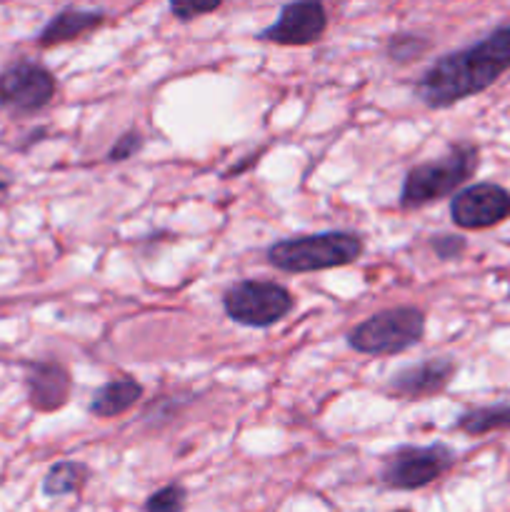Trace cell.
I'll use <instances>...</instances> for the list:
<instances>
[{"label":"cell","instance_id":"1","mask_svg":"<svg viewBox=\"0 0 510 512\" xmlns=\"http://www.w3.org/2000/svg\"><path fill=\"white\" fill-rule=\"evenodd\" d=\"M505 70H510V25L435 60L415 83V93L428 108H450L470 95L483 93Z\"/></svg>","mask_w":510,"mask_h":512},{"label":"cell","instance_id":"2","mask_svg":"<svg viewBox=\"0 0 510 512\" xmlns=\"http://www.w3.org/2000/svg\"><path fill=\"white\" fill-rule=\"evenodd\" d=\"M363 255V238L345 230L278 240L268 248V263L283 273H318L343 268Z\"/></svg>","mask_w":510,"mask_h":512},{"label":"cell","instance_id":"3","mask_svg":"<svg viewBox=\"0 0 510 512\" xmlns=\"http://www.w3.org/2000/svg\"><path fill=\"white\" fill-rule=\"evenodd\" d=\"M480 163V150L473 143H458L440 158L420 163L405 175L400 190V208L415 210L435 203L473 178Z\"/></svg>","mask_w":510,"mask_h":512},{"label":"cell","instance_id":"4","mask_svg":"<svg viewBox=\"0 0 510 512\" xmlns=\"http://www.w3.org/2000/svg\"><path fill=\"white\" fill-rule=\"evenodd\" d=\"M425 335V315L418 308H390L370 315L348 333V345L363 355H398Z\"/></svg>","mask_w":510,"mask_h":512},{"label":"cell","instance_id":"5","mask_svg":"<svg viewBox=\"0 0 510 512\" xmlns=\"http://www.w3.org/2000/svg\"><path fill=\"white\" fill-rule=\"evenodd\" d=\"M223 308L238 325L270 328L293 313L295 300L288 288L270 280H240L223 295Z\"/></svg>","mask_w":510,"mask_h":512},{"label":"cell","instance_id":"6","mask_svg":"<svg viewBox=\"0 0 510 512\" xmlns=\"http://www.w3.org/2000/svg\"><path fill=\"white\" fill-rule=\"evenodd\" d=\"M455 465V453L443 443L435 445H400L383 460L380 480L393 490H420L443 478Z\"/></svg>","mask_w":510,"mask_h":512},{"label":"cell","instance_id":"7","mask_svg":"<svg viewBox=\"0 0 510 512\" xmlns=\"http://www.w3.org/2000/svg\"><path fill=\"white\" fill-rule=\"evenodd\" d=\"M55 95V78L48 68L18 60L0 73V105L15 113H35Z\"/></svg>","mask_w":510,"mask_h":512},{"label":"cell","instance_id":"8","mask_svg":"<svg viewBox=\"0 0 510 512\" xmlns=\"http://www.w3.org/2000/svg\"><path fill=\"white\" fill-rule=\"evenodd\" d=\"M450 218L463 230H483L510 218V193L503 185L475 183L450 200Z\"/></svg>","mask_w":510,"mask_h":512},{"label":"cell","instance_id":"9","mask_svg":"<svg viewBox=\"0 0 510 512\" xmlns=\"http://www.w3.org/2000/svg\"><path fill=\"white\" fill-rule=\"evenodd\" d=\"M328 28V13L318 0H298L280 10L278 20L260 30L258 40L275 45H310L323 38Z\"/></svg>","mask_w":510,"mask_h":512},{"label":"cell","instance_id":"10","mask_svg":"<svg viewBox=\"0 0 510 512\" xmlns=\"http://www.w3.org/2000/svg\"><path fill=\"white\" fill-rule=\"evenodd\" d=\"M455 370H458V365L450 358H428L395 373L390 378V390L405 400L430 398V395H438L440 390L448 388Z\"/></svg>","mask_w":510,"mask_h":512},{"label":"cell","instance_id":"11","mask_svg":"<svg viewBox=\"0 0 510 512\" xmlns=\"http://www.w3.org/2000/svg\"><path fill=\"white\" fill-rule=\"evenodd\" d=\"M70 383L68 370L60 363H30L28 365V395L30 405L40 413H53L63 408L70 400Z\"/></svg>","mask_w":510,"mask_h":512},{"label":"cell","instance_id":"12","mask_svg":"<svg viewBox=\"0 0 510 512\" xmlns=\"http://www.w3.org/2000/svg\"><path fill=\"white\" fill-rule=\"evenodd\" d=\"M105 20V15L100 10H75L68 8L63 13L55 15L38 35V43L43 48H53V45L70 43V40H78L83 35L93 33L95 28H100Z\"/></svg>","mask_w":510,"mask_h":512},{"label":"cell","instance_id":"13","mask_svg":"<svg viewBox=\"0 0 510 512\" xmlns=\"http://www.w3.org/2000/svg\"><path fill=\"white\" fill-rule=\"evenodd\" d=\"M143 398V385L135 378H118L105 383L103 388L95 390L93 400H90L88 410L100 420L118 418V415L128 413L138 400Z\"/></svg>","mask_w":510,"mask_h":512},{"label":"cell","instance_id":"14","mask_svg":"<svg viewBox=\"0 0 510 512\" xmlns=\"http://www.w3.org/2000/svg\"><path fill=\"white\" fill-rule=\"evenodd\" d=\"M455 428L465 435H475V438L493 433V430L510 428V403H495L468 410V413L460 415Z\"/></svg>","mask_w":510,"mask_h":512},{"label":"cell","instance_id":"15","mask_svg":"<svg viewBox=\"0 0 510 512\" xmlns=\"http://www.w3.org/2000/svg\"><path fill=\"white\" fill-rule=\"evenodd\" d=\"M88 478H90L88 465L75 463V460L55 463L43 480V493L48 495V498H63V495H73L83 488L85 480Z\"/></svg>","mask_w":510,"mask_h":512},{"label":"cell","instance_id":"16","mask_svg":"<svg viewBox=\"0 0 510 512\" xmlns=\"http://www.w3.org/2000/svg\"><path fill=\"white\" fill-rule=\"evenodd\" d=\"M430 48L428 38H420V35L413 33H400L395 38H390L388 43V55L395 63H410V60L420 58L425 50Z\"/></svg>","mask_w":510,"mask_h":512},{"label":"cell","instance_id":"17","mask_svg":"<svg viewBox=\"0 0 510 512\" xmlns=\"http://www.w3.org/2000/svg\"><path fill=\"white\" fill-rule=\"evenodd\" d=\"M185 500H188V493L183 485L170 483L145 500V512H183Z\"/></svg>","mask_w":510,"mask_h":512},{"label":"cell","instance_id":"18","mask_svg":"<svg viewBox=\"0 0 510 512\" xmlns=\"http://www.w3.org/2000/svg\"><path fill=\"white\" fill-rule=\"evenodd\" d=\"M140 148H143V135H140L138 130H130V133L120 135V138L115 140L113 148L108 150V160L110 163H123V160L133 158Z\"/></svg>","mask_w":510,"mask_h":512},{"label":"cell","instance_id":"19","mask_svg":"<svg viewBox=\"0 0 510 512\" xmlns=\"http://www.w3.org/2000/svg\"><path fill=\"white\" fill-rule=\"evenodd\" d=\"M433 250L435 255H438L440 260H455L460 258V255L465 253V238H460V235H438V238H433Z\"/></svg>","mask_w":510,"mask_h":512},{"label":"cell","instance_id":"20","mask_svg":"<svg viewBox=\"0 0 510 512\" xmlns=\"http://www.w3.org/2000/svg\"><path fill=\"white\" fill-rule=\"evenodd\" d=\"M218 8H220L218 0H215V3H183V0H175V3H170V13H173L178 20H183V23L198 18V15L213 13V10H218Z\"/></svg>","mask_w":510,"mask_h":512},{"label":"cell","instance_id":"21","mask_svg":"<svg viewBox=\"0 0 510 512\" xmlns=\"http://www.w3.org/2000/svg\"><path fill=\"white\" fill-rule=\"evenodd\" d=\"M10 185H13V175H10V170L5 165H0V203L8 198Z\"/></svg>","mask_w":510,"mask_h":512},{"label":"cell","instance_id":"22","mask_svg":"<svg viewBox=\"0 0 510 512\" xmlns=\"http://www.w3.org/2000/svg\"><path fill=\"white\" fill-rule=\"evenodd\" d=\"M400 512H405V510H400Z\"/></svg>","mask_w":510,"mask_h":512}]
</instances>
